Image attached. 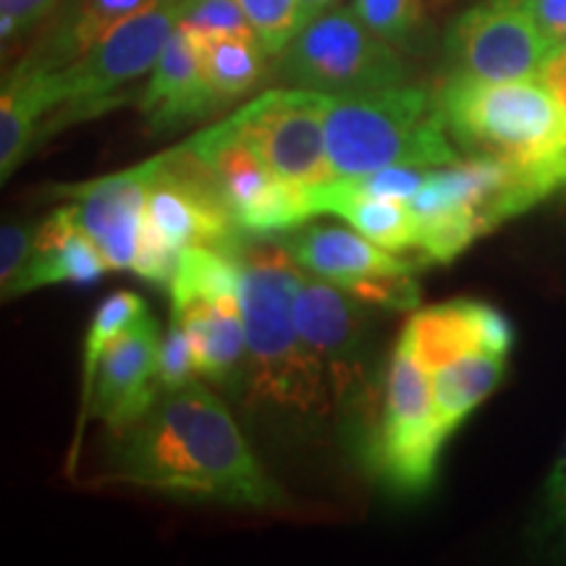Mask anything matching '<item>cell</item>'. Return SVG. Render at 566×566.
I'll use <instances>...</instances> for the list:
<instances>
[{"mask_svg": "<svg viewBox=\"0 0 566 566\" xmlns=\"http://www.w3.org/2000/svg\"><path fill=\"white\" fill-rule=\"evenodd\" d=\"M113 438L105 483L233 509L283 501L229 409L200 380L163 391Z\"/></svg>", "mask_w": 566, "mask_h": 566, "instance_id": "6da1fadb", "label": "cell"}, {"mask_svg": "<svg viewBox=\"0 0 566 566\" xmlns=\"http://www.w3.org/2000/svg\"><path fill=\"white\" fill-rule=\"evenodd\" d=\"M231 254L242 268L247 401L292 417L328 415L338 405L334 388L294 317L300 263L265 237H242Z\"/></svg>", "mask_w": 566, "mask_h": 566, "instance_id": "7a4b0ae2", "label": "cell"}, {"mask_svg": "<svg viewBox=\"0 0 566 566\" xmlns=\"http://www.w3.org/2000/svg\"><path fill=\"white\" fill-rule=\"evenodd\" d=\"M436 92L446 129L464 158L522 168L551 195L566 189V111L543 76L485 82L449 74Z\"/></svg>", "mask_w": 566, "mask_h": 566, "instance_id": "3957f363", "label": "cell"}, {"mask_svg": "<svg viewBox=\"0 0 566 566\" xmlns=\"http://www.w3.org/2000/svg\"><path fill=\"white\" fill-rule=\"evenodd\" d=\"M325 145L334 179L380 168H441L464 158L446 129L438 92L399 84L325 103Z\"/></svg>", "mask_w": 566, "mask_h": 566, "instance_id": "277c9868", "label": "cell"}, {"mask_svg": "<svg viewBox=\"0 0 566 566\" xmlns=\"http://www.w3.org/2000/svg\"><path fill=\"white\" fill-rule=\"evenodd\" d=\"M181 13L184 0H158L137 17L122 21L82 59L61 71H51L55 111L51 122L42 126L40 137H51L82 118L116 108L122 103L118 95L132 82L150 76L166 42L179 30Z\"/></svg>", "mask_w": 566, "mask_h": 566, "instance_id": "5b68a950", "label": "cell"}, {"mask_svg": "<svg viewBox=\"0 0 566 566\" xmlns=\"http://www.w3.org/2000/svg\"><path fill=\"white\" fill-rule=\"evenodd\" d=\"M449 436L436 412L433 373L399 336L384 388V407L367 443V467L396 495H422L436 480Z\"/></svg>", "mask_w": 566, "mask_h": 566, "instance_id": "8992f818", "label": "cell"}, {"mask_svg": "<svg viewBox=\"0 0 566 566\" xmlns=\"http://www.w3.org/2000/svg\"><path fill=\"white\" fill-rule=\"evenodd\" d=\"M275 74L283 84L331 97L365 95L407 84L401 53L367 30L344 6L317 13L283 48Z\"/></svg>", "mask_w": 566, "mask_h": 566, "instance_id": "52a82bcc", "label": "cell"}, {"mask_svg": "<svg viewBox=\"0 0 566 566\" xmlns=\"http://www.w3.org/2000/svg\"><path fill=\"white\" fill-rule=\"evenodd\" d=\"M187 145L208 166L233 221L247 237H275L317 218L315 187L275 176L233 116L189 137Z\"/></svg>", "mask_w": 566, "mask_h": 566, "instance_id": "ba28073f", "label": "cell"}, {"mask_svg": "<svg viewBox=\"0 0 566 566\" xmlns=\"http://www.w3.org/2000/svg\"><path fill=\"white\" fill-rule=\"evenodd\" d=\"M286 250L304 271L336 283L359 302L388 310H415L420 304L412 260L370 242L359 231L304 223L286 239Z\"/></svg>", "mask_w": 566, "mask_h": 566, "instance_id": "9c48e42d", "label": "cell"}, {"mask_svg": "<svg viewBox=\"0 0 566 566\" xmlns=\"http://www.w3.org/2000/svg\"><path fill=\"white\" fill-rule=\"evenodd\" d=\"M147 221L174 250L212 247L231 252L247 237L233 221L208 166L187 142L147 160Z\"/></svg>", "mask_w": 566, "mask_h": 566, "instance_id": "30bf717a", "label": "cell"}, {"mask_svg": "<svg viewBox=\"0 0 566 566\" xmlns=\"http://www.w3.org/2000/svg\"><path fill=\"white\" fill-rule=\"evenodd\" d=\"M554 51L525 0H480L446 34L449 74L485 82L541 76Z\"/></svg>", "mask_w": 566, "mask_h": 566, "instance_id": "8fae6325", "label": "cell"}, {"mask_svg": "<svg viewBox=\"0 0 566 566\" xmlns=\"http://www.w3.org/2000/svg\"><path fill=\"white\" fill-rule=\"evenodd\" d=\"M325 103L313 90H271L233 113V122L275 176L304 187L334 181L325 145Z\"/></svg>", "mask_w": 566, "mask_h": 566, "instance_id": "7c38bea8", "label": "cell"}, {"mask_svg": "<svg viewBox=\"0 0 566 566\" xmlns=\"http://www.w3.org/2000/svg\"><path fill=\"white\" fill-rule=\"evenodd\" d=\"M357 296L302 268L294 296V317L302 342L328 373L336 401H344L365 380L367 313Z\"/></svg>", "mask_w": 566, "mask_h": 566, "instance_id": "4fadbf2b", "label": "cell"}, {"mask_svg": "<svg viewBox=\"0 0 566 566\" xmlns=\"http://www.w3.org/2000/svg\"><path fill=\"white\" fill-rule=\"evenodd\" d=\"M160 338L158 323L147 310L105 349L87 417L101 420L111 433H118L145 415L163 394L158 380Z\"/></svg>", "mask_w": 566, "mask_h": 566, "instance_id": "5bb4252c", "label": "cell"}, {"mask_svg": "<svg viewBox=\"0 0 566 566\" xmlns=\"http://www.w3.org/2000/svg\"><path fill=\"white\" fill-rule=\"evenodd\" d=\"M147 163L122 174L92 179L80 187H61L76 210V221L101 247L111 271H132L147 216Z\"/></svg>", "mask_w": 566, "mask_h": 566, "instance_id": "9a60e30c", "label": "cell"}, {"mask_svg": "<svg viewBox=\"0 0 566 566\" xmlns=\"http://www.w3.org/2000/svg\"><path fill=\"white\" fill-rule=\"evenodd\" d=\"M415 357L430 373L472 352L506 357L514 346V325L493 304L459 300L417 310L401 331Z\"/></svg>", "mask_w": 566, "mask_h": 566, "instance_id": "2e32d148", "label": "cell"}, {"mask_svg": "<svg viewBox=\"0 0 566 566\" xmlns=\"http://www.w3.org/2000/svg\"><path fill=\"white\" fill-rule=\"evenodd\" d=\"M137 108L153 134L179 132L221 111L216 92L205 80L195 42L181 24L166 42L158 63L147 76L145 90L137 97Z\"/></svg>", "mask_w": 566, "mask_h": 566, "instance_id": "e0dca14e", "label": "cell"}, {"mask_svg": "<svg viewBox=\"0 0 566 566\" xmlns=\"http://www.w3.org/2000/svg\"><path fill=\"white\" fill-rule=\"evenodd\" d=\"M171 317L187 331L197 378L221 388L244 386L247 331L242 296L208 300L197 294H171Z\"/></svg>", "mask_w": 566, "mask_h": 566, "instance_id": "ac0fdd59", "label": "cell"}, {"mask_svg": "<svg viewBox=\"0 0 566 566\" xmlns=\"http://www.w3.org/2000/svg\"><path fill=\"white\" fill-rule=\"evenodd\" d=\"M111 271L108 260L101 247L92 242V237L76 221L74 205H63L38 226V237L30 260L9 289L3 300H17L30 292L59 283H95Z\"/></svg>", "mask_w": 566, "mask_h": 566, "instance_id": "d6986e66", "label": "cell"}, {"mask_svg": "<svg viewBox=\"0 0 566 566\" xmlns=\"http://www.w3.org/2000/svg\"><path fill=\"white\" fill-rule=\"evenodd\" d=\"M155 3L158 0H61L51 27L24 63L45 71L66 69L122 21L137 17Z\"/></svg>", "mask_w": 566, "mask_h": 566, "instance_id": "ffe728a7", "label": "cell"}, {"mask_svg": "<svg viewBox=\"0 0 566 566\" xmlns=\"http://www.w3.org/2000/svg\"><path fill=\"white\" fill-rule=\"evenodd\" d=\"M55 111L51 71L21 61L0 92V176L9 181Z\"/></svg>", "mask_w": 566, "mask_h": 566, "instance_id": "44dd1931", "label": "cell"}, {"mask_svg": "<svg viewBox=\"0 0 566 566\" xmlns=\"http://www.w3.org/2000/svg\"><path fill=\"white\" fill-rule=\"evenodd\" d=\"M317 216H336L370 242L391 252L417 247V221L409 202L370 197L352 187L349 179H334L313 189Z\"/></svg>", "mask_w": 566, "mask_h": 566, "instance_id": "7402d4cb", "label": "cell"}, {"mask_svg": "<svg viewBox=\"0 0 566 566\" xmlns=\"http://www.w3.org/2000/svg\"><path fill=\"white\" fill-rule=\"evenodd\" d=\"M506 375V357L491 352H472L433 370L436 412L441 430L451 433L499 388Z\"/></svg>", "mask_w": 566, "mask_h": 566, "instance_id": "603a6c76", "label": "cell"}, {"mask_svg": "<svg viewBox=\"0 0 566 566\" xmlns=\"http://www.w3.org/2000/svg\"><path fill=\"white\" fill-rule=\"evenodd\" d=\"M200 55L205 80L221 108L258 87L268 69V51L254 34H189Z\"/></svg>", "mask_w": 566, "mask_h": 566, "instance_id": "cb8c5ba5", "label": "cell"}, {"mask_svg": "<svg viewBox=\"0 0 566 566\" xmlns=\"http://www.w3.org/2000/svg\"><path fill=\"white\" fill-rule=\"evenodd\" d=\"M147 313V304L139 294L134 292H113L101 302V307L95 310L90 321L87 338H84V354H82V405H80V424H76V446L71 451V462H74L76 449H80V438L84 433V417H87V407L95 391V378L97 367L105 349L111 342H116L129 325L137 321L139 315Z\"/></svg>", "mask_w": 566, "mask_h": 566, "instance_id": "d4e9b609", "label": "cell"}, {"mask_svg": "<svg viewBox=\"0 0 566 566\" xmlns=\"http://www.w3.org/2000/svg\"><path fill=\"white\" fill-rule=\"evenodd\" d=\"M352 11L399 53L420 51L428 38V0H352Z\"/></svg>", "mask_w": 566, "mask_h": 566, "instance_id": "484cf974", "label": "cell"}, {"mask_svg": "<svg viewBox=\"0 0 566 566\" xmlns=\"http://www.w3.org/2000/svg\"><path fill=\"white\" fill-rule=\"evenodd\" d=\"M254 34L263 42L268 55L279 59L283 48L307 24L300 0H239Z\"/></svg>", "mask_w": 566, "mask_h": 566, "instance_id": "4316f807", "label": "cell"}, {"mask_svg": "<svg viewBox=\"0 0 566 566\" xmlns=\"http://www.w3.org/2000/svg\"><path fill=\"white\" fill-rule=\"evenodd\" d=\"M181 27L189 34H197V38H210V34H254L239 0H184Z\"/></svg>", "mask_w": 566, "mask_h": 566, "instance_id": "83f0119b", "label": "cell"}, {"mask_svg": "<svg viewBox=\"0 0 566 566\" xmlns=\"http://www.w3.org/2000/svg\"><path fill=\"white\" fill-rule=\"evenodd\" d=\"M535 533L551 551H566V443L543 485Z\"/></svg>", "mask_w": 566, "mask_h": 566, "instance_id": "f1b7e54d", "label": "cell"}, {"mask_svg": "<svg viewBox=\"0 0 566 566\" xmlns=\"http://www.w3.org/2000/svg\"><path fill=\"white\" fill-rule=\"evenodd\" d=\"M195 354L192 344H189L187 331L181 323H176L171 317V325L160 338V352H158V380L163 391H174L195 380Z\"/></svg>", "mask_w": 566, "mask_h": 566, "instance_id": "f546056e", "label": "cell"}, {"mask_svg": "<svg viewBox=\"0 0 566 566\" xmlns=\"http://www.w3.org/2000/svg\"><path fill=\"white\" fill-rule=\"evenodd\" d=\"M428 171L430 168L391 166V168H380V171H373L367 176H357V179H349V181L354 189H359V192L370 197L409 202L417 192H420L424 179H428Z\"/></svg>", "mask_w": 566, "mask_h": 566, "instance_id": "4dcf8cb0", "label": "cell"}, {"mask_svg": "<svg viewBox=\"0 0 566 566\" xmlns=\"http://www.w3.org/2000/svg\"><path fill=\"white\" fill-rule=\"evenodd\" d=\"M61 0H0V40L3 48L38 30L42 21L53 19Z\"/></svg>", "mask_w": 566, "mask_h": 566, "instance_id": "1f68e13d", "label": "cell"}, {"mask_svg": "<svg viewBox=\"0 0 566 566\" xmlns=\"http://www.w3.org/2000/svg\"><path fill=\"white\" fill-rule=\"evenodd\" d=\"M38 226L40 223L34 221H6L0 229V286H3V292L24 271L32 254L34 237H38Z\"/></svg>", "mask_w": 566, "mask_h": 566, "instance_id": "d6a6232c", "label": "cell"}, {"mask_svg": "<svg viewBox=\"0 0 566 566\" xmlns=\"http://www.w3.org/2000/svg\"><path fill=\"white\" fill-rule=\"evenodd\" d=\"M530 13L554 48L566 42V0H525Z\"/></svg>", "mask_w": 566, "mask_h": 566, "instance_id": "836d02e7", "label": "cell"}, {"mask_svg": "<svg viewBox=\"0 0 566 566\" xmlns=\"http://www.w3.org/2000/svg\"><path fill=\"white\" fill-rule=\"evenodd\" d=\"M541 76H543V82L554 90L558 103H562L566 111V48H556Z\"/></svg>", "mask_w": 566, "mask_h": 566, "instance_id": "e575fe53", "label": "cell"}, {"mask_svg": "<svg viewBox=\"0 0 566 566\" xmlns=\"http://www.w3.org/2000/svg\"><path fill=\"white\" fill-rule=\"evenodd\" d=\"M300 3H302L304 17H307V21H310V19H315L317 13L334 9V6H342V0H300Z\"/></svg>", "mask_w": 566, "mask_h": 566, "instance_id": "d590c367", "label": "cell"}, {"mask_svg": "<svg viewBox=\"0 0 566 566\" xmlns=\"http://www.w3.org/2000/svg\"><path fill=\"white\" fill-rule=\"evenodd\" d=\"M449 3H454V0H428L430 9H443V6H449Z\"/></svg>", "mask_w": 566, "mask_h": 566, "instance_id": "8d00e7d4", "label": "cell"}, {"mask_svg": "<svg viewBox=\"0 0 566 566\" xmlns=\"http://www.w3.org/2000/svg\"><path fill=\"white\" fill-rule=\"evenodd\" d=\"M562 48H566V42H564V45H562Z\"/></svg>", "mask_w": 566, "mask_h": 566, "instance_id": "74e56055", "label": "cell"}]
</instances>
